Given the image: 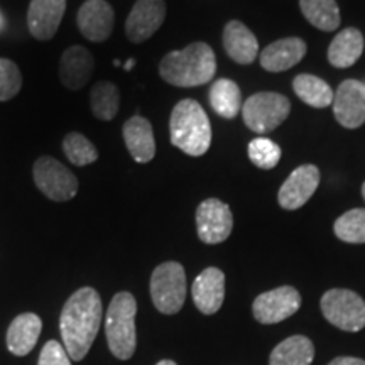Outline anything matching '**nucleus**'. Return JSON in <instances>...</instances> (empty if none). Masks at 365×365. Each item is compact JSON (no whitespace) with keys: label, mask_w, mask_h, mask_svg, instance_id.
I'll return each instance as SVG.
<instances>
[{"label":"nucleus","mask_w":365,"mask_h":365,"mask_svg":"<svg viewBox=\"0 0 365 365\" xmlns=\"http://www.w3.org/2000/svg\"><path fill=\"white\" fill-rule=\"evenodd\" d=\"M102 317V298L93 287H81L68 298L59 317V330L71 360L80 362L86 357L97 339Z\"/></svg>","instance_id":"f257e3e1"},{"label":"nucleus","mask_w":365,"mask_h":365,"mask_svg":"<svg viewBox=\"0 0 365 365\" xmlns=\"http://www.w3.org/2000/svg\"><path fill=\"white\" fill-rule=\"evenodd\" d=\"M215 73L217 58L207 43H193L180 51L168 53L159 63L161 78L180 88L208 83Z\"/></svg>","instance_id":"f03ea898"},{"label":"nucleus","mask_w":365,"mask_h":365,"mask_svg":"<svg viewBox=\"0 0 365 365\" xmlns=\"http://www.w3.org/2000/svg\"><path fill=\"white\" fill-rule=\"evenodd\" d=\"M171 144L188 156H203L212 144V124L203 107L193 98L175 105L170 118Z\"/></svg>","instance_id":"7ed1b4c3"},{"label":"nucleus","mask_w":365,"mask_h":365,"mask_svg":"<svg viewBox=\"0 0 365 365\" xmlns=\"http://www.w3.org/2000/svg\"><path fill=\"white\" fill-rule=\"evenodd\" d=\"M135 298L127 291L117 293L110 301L105 318V335L113 357L127 360L135 352Z\"/></svg>","instance_id":"20e7f679"},{"label":"nucleus","mask_w":365,"mask_h":365,"mask_svg":"<svg viewBox=\"0 0 365 365\" xmlns=\"http://www.w3.org/2000/svg\"><path fill=\"white\" fill-rule=\"evenodd\" d=\"M150 298L158 312L176 314L186 299V272L180 262H163L150 276Z\"/></svg>","instance_id":"39448f33"},{"label":"nucleus","mask_w":365,"mask_h":365,"mask_svg":"<svg viewBox=\"0 0 365 365\" xmlns=\"http://www.w3.org/2000/svg\"><path fill=\"white\" fill-rule=\"evenodd\" d=\"M291 112V103L284 95L274 91H259L242 105L245 125L257 134L277 129Z\"/></svg>","instance_id":"423d86ee"},{"label":"nucleus","mask_w":365,"mask_h":365,"mask_svg":"<svg viewBox=\"0 0 365 365\" xmlns=\"http://www.w3.org/2000/svg\"><path fill=\"white\" fill-rule=\"evenodd\" d=\"M33 176L38 190L51 202H70L78 193V178L54 158L41 156L34 163Z\"/></svg>","instance_id":"0eeeda50"},{"label":"nucleus","mask_w":365,"mask_h":365,"mask_svg":"<svg viewBox=\"0 0 365 365\" xmlns=\"http://www.w3.org/2000/svg\"><path fill=\"white\" fill-rule=\"evenodd\" d=\"M322 313L344 331H360L365 327V301L350 289L327 291L322 296Z\"/></svg>","instance_id":"6e6552de"},{"label":"nucleus","mask_w":365,"mask_h":365,"mask_svg":"<svg viewBox=\"0 0 365 365\" xmlns=\"http://www.w3.org/2000/svg\"><path fill=\"white\" fill-rule=\"evenodd\" d=\"M234 228L230 207L218 198H208L196 208V230L200 240L215 245L225 242Z\"/></svg>","instance_id":"1a4fd4ad"},{"label":"nucleus","mask_w":365,"mask_h":365,"mask_svg":"<svg viewBox=\"0 0 365 365\" xmlns=\"http://www.w3.org/2000/svg\"><path fill=\"white\" fill-rule=\"evenodd\" d=\"M301 307V296L293 286H281L259 294L252 304L254 318L264 325L279 323L293 317Z\"/></svg>","instance_id":"9d476101"},{"label":"nucleus","mask_w":365,"mask_h":365,"mask_svg":"<svg viewBox=\"0 0 365 365\" xmlns=\"http://www.w3.org/2000/svg\"><path fill=\"white\" fill-rule=\"evenodd\" d=\"M166 19L164 0H137L125 21V34L130 43L139 44L153 38Z\"/></svg>","instance_id":"9b49d317"},{"label":"nucleus","mask_w":365,"mask_h":365,"mask_svg":"<svg viewBox=\"0 0 365 365\" xmlns=\"http://www.w3.org/2000/svg\"><path fill=\"white\" fill-rule=\"evenodd\" d=\"M333 113L345 129H359L365 122V85L359 80H345L333 97Z\"/></svg>","instance_id":"f8f14e48"},{"label":"nucleus","mask_w":365,"mask_h":365,"mask_svg":"<svg viewBox=\"0 0 365 365\" xmlns=\"http://www.w3.org/2000/svg\"><path fill=\"white\" fill-rule=\"evenodd\" d=\"M81 36L91 43H103L110 38L115 12L107 0H86L76 16Z\"/></svg>","instance_id":"ddd939ff"},{"label":"nucleus","mask_w":365,"mask_h":365,"mask_svg":"<svg viewBox=\"0 0 365 365\" xmlns=\"http://www.w3.org/2000/svg\"><path fill=\"white\" fill-rule=\"evenodd\" d=\"M319 185V170L314 164H303L282 182L277 202L284 210H298L308 203Z\"/></svg>","instance_id":"4468645a"},{"label":"nucleus","mask_w":365,"mask_h":365,"mask_svg":"<svg viewBox=\"0 0 365 365\" xmlns=\"http://www.w3.org/2000/svg\"><path fill=\"white\" fill-rule=\"evenodd\" d=\"M66 11V0H31L27 11V29L33 38L49 41L58 33Z\"/></svg>","instance_id":"2eb2a0df"},{"label":"nucleus","mask_w":365,"mask_h":365,"mask_svg":"<svg viewBox=\"0 0 365 365\" xmlns=\"http://www.w3.org/2000/svg\"><path fill=\"white\" fill-rule=\"evenodd\" d=\"M95 70V59L83 46H71L61 54L59 80L68 90H81L88 83Z\"/></svg>","instance_id":"dca6fc26"},{"label":"nucleus","mask_w":365,"mask_h":365,"mask_svg":"<svg viewBox=\"0 0 365 365\" xmlns=\"http://www.w3.org/2000/svg\"><path fill=\"white\" fill-rule=\"evenodd\" d=\"M191 296L203 314H215L225 299V274L217 267L205 269L195 279Z\"/></svg>","instance_id":"f3484780"},{"label":"nucleus","mask_w":365,"mask_h":365,"mask_svg":"<svg viewBox=\"0 0 365 365\" xmlns=\"http://www.w3.org/2000/svg\"><path fill=\"white\" fill-rule=\"evenodd\" d=\"M122 134L127 149L135 163H150L156 156V140H154L153 125L148 118L134 115L122 127Z\"/></svg>","instance_id":"a211bd4d"},{"label":"nucleus","mask_w":365,"mask_h":365,"mask_svg":"<svg viewBox=\"0 0 365 365\" xmlns=\"http://www.w3.org/2000/svg\"><path fill=\"white\" fill-rule=\"evenodd\" d=\"M223 49L239 65H250L259 51V41L244 22L230 21L223 29Z\"/></svg>","instance_id":"6ab92c4d"},{"label":"nucleus","mask_w":365,"mask_h":365,"mask_svg":"<svg viewBox=\"0 0 365 365\" xmlns=\"http://www.w3.org/2000/svg\"><path fill=\"white\" fill-rule=\"evenodd\" d=\"M307 43L299 38H286L269 44L261 53V66L271 73H281L298 65L307 54Z\"/></svg>","instance_id":"aec40b11"},{"label":"nucleus","mask_w":365,"mask_h":365,"mask_svg":"<svg viewBox=\"0 0 365 365\" xmlns=\"http://www.w3.org/2000/svg\"><path fill=\"white\" fill-rule=\"evenodd\" d=\"M41 330H43V322L38 314L22 313L11 323L7 330V349L9 352L24 357L31 354L38 344Z\"/></svg>","instance_id":"412c9836"},{"label":"nucleus","mask_w":365,"mask_h":365,"mask_svg":"<svg viewBox=\"0 0 365 365\" xmlns=\"http://www.w3.org/2000/svg\"><path fill=\"white\" fill-rule=\"evenodd\" d=\"M364 53V36L355 27H346L328 46V61L335 68H350Z\"/></svg>","instance_id":"4be33fe9"},{"label":"nucleus","mask_w":365,"mask_h":365,"mask_svg":"<svg viewBox=\"0 0 365 365\" xmlns=\"http://www.w3.org/2000/svg\"><path fill=\"white\" fill-rule=\"evenodd\" d=\"M314 346L308 336L294 335L272 350L269 365H312Z\"/></svg>","instance_id":"5701e85b"},{"label":"nucleus","mask_w":365,"mask_h":365,"mask_svg":"<svg viewBox=\"0 0 365 365\" xmlns=\"http://www.w3.org/2000/svg\"><path fill=\"white\" fill-rule=\"evenodd\" d=\"M210 105L223 118H235L242 110V93L234 80L220 78L210 88Z\"/></svg>","instance_id":"b1692460"},{"label":"nucleus","mask_w":365,"mask_h":365,"mask_svg":"<svg viewBox=\"0 0 365 365\" xmlns=\"http://www.w3.org/2000/svg\"><path fill=\"white\" fill-rule=\"evenodd\" d=\"M299 7L309 24L331 33L340 26V9L336 0H299Z\"/></svg>","instance_id":"393cba45"},{"label":"nucleus","mask_w":365,"mask_h":365,"mask_svg":"<svg viewBox=\"0 0 365 365\" xmlns=\"http://www.w3.org/2000/svg\"><path fill=\"white\" fill-rule=\"evenodd\" d=\"M293 88L294 93L304 103L314 108L328 107V105L333 103V97H335V91L331 90V86L325 80L313 75H307V73L296 76L293 81Z\"/></svg>","instance_id":"a878e982"},{"label":"nucleus","mask_w":365,"mask_h":365,"mask_svg":"<svg viewBox=\"0 0 365 365\" xmlns=\"http://www.w3.org/2000/svg\"><path fill=\"white\" fill-rule=\"evenodd\" d=\"M90 108L93 117L102 122H110L120 108V93L112 81H98L90 91Z\"/></svg>","instance_id":"bb28decb"},{"label":"nucleus","mask_w":365,"mask_h":365,"mask_svg":"<svg viewBox=\"0 0 365 365\" xmlns=\"http://www.w3.org/2000/svg\"><path fill=\"white\" fill-rule=\"evenodd\" d=\"M335 235L346 244H365V208H354L336 218Z\"/></svg>","instance_id":"cd10ccee"},{"label":"nucleus","mask_w":365,"mask_h":365,"mask_svg":"<svg viewBox=\"0 0 365 365\" xmlns=\"http://www.w3.org/2000/svg\"><path fill=\"white\" fill-rule=\"evenodd\" d=\"M63 150H65L68 161L78 168L88 166L98 159L97 148L80 132H70L63 139Z\"/></svg>","instance_id":"c85d7f7f"},{"label":"nucleus","mask_w":365,"mask_h":365,"mask_svg":"<svg viewBox=\"0 0 365 365\" xmlns=\"http://www.w3.org/2000/svg\"><path fill=\"white\" fill-rule=\"evenodd\" d=\"M281 148L266 137H257L249 144V159L259 170H272L281 161Z\"/></svg>","instance_id":"c756f323"},{"label":"nucleus","mask_w":365,"mask_h":365,"mask_svg":"<svg viewBox=\"0 0 365 365\" xmlns=\"http://www.w3.org/2000/svg\"><path fill=\"white\" fill-rule=\"evenodd\" d=\"M22 88L19 66L11 59L0 58V102L12 100Z\"/></svg>","instance_id":"7c9ffc66"},{"label":"nucleus","mask_w":365,"mask_h":365,"mask_svg":"<svg viewBox=\"0 0 365 365\" xmlns=\"http://www.w3.org/2000/svg\"><path fill=\"white\" fill-rule=\"evenodd\" d=\"M38 365H71V359L59 341L49 340L41 350Z\"/></svg>","instance_id":"2f4dec72"},{"label":"nucleus","mask_w":365,"mask_h":365,"mask_svg":"<svg viewBox=\"0 0 365 365\" xmlns=\"http://www.w3.org/2000/svg\"><path fill=\"white\" fill-rule=\"evenodd\" d=\"M328 365H365V360L355 359V357H339L331 360Z\"/></svg>","instance_id":"473e14b6"},{"label":"nucleus","mask_w":365,"mask_h":365,"mask_svg":"<svg viewBox=\"0 0 365 365\" xmlns=\"http://www.w3.org/2000/svg\"><path fill=\"white\" fill-rule=\"evenodd\" d=\"M156 365H178V364L173 362V360H161V362H158Z\"/></svg>","instance_id":"72a5a7b5"},{"label":"nucleus","mask_w":365,"mask_h":365,"mask_svg":"<svg viewBox=\"0 0 365 365\" xmlns=\"http://www.w3.org/2000/svg\"><path fill=\"white\" fill-rule=\"evenodd\" d=\"M134 65H135L134 59H129V61H127V65H125V70H130V68L134 66Z\"/></svg>","instance_id":"f704fd0d"},{"label":"nucleus","mask_w":365,"mask_h":365,"mask_svg":"<svg viewBox=\"0 0 365 365\" xmlns=\"http://www.w3.org/2000/svg\"><path fill=\"white\" fill-rule=\"evenodd\" d=\"M4 26H6V21H4V16H2V12H0V31L4 29Z\"/></svg>","instance_id":"c9c22d12"},{"label":"nucleus","mask_w":365,"mask_h":365,"mask_svg":"<svg viewBox=\"0 0 365 365\" xmlns=\"http://www.w3.org/2000/svg\"><path fill=\"white\" fill-rule=\"evenodd\" d=\"M362 196H364V200H365V182L362 185Z\"/></svg>","instance_id":"e433bc0d"}]
</instances>
